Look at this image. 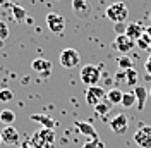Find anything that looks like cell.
Wrapping results in <instances>:
<instances>
[{"instance_id":"obj_1","label":"cell","mask_w":151,"mask_h":148,"mask_svg":"<svg viewBox=\"0 0 151 148\" xmlns=\"http://www.w3.org/2000/svg\"><path fill=\"white\" fill-rule=\"evenodd\" d=\"M29 143H31L33 148H53V145H55V129L41 128L31 136Z\"/></svg>"},{"instance_id":"obj_2","label":"cell","mask_w":151,"mask_h":148,"mask_svg":"<svg viewBox=\"0 0 151 148\" xmlns=\"http://www.w3.org/2000/svg\"><path fill=\"white\" fill-rule=\"evenodd\" d=\"M127 16H129V9L124 2H115L112 5H108V9H106V17L110 19L113 24L115 22H124L127 19Z\"/></svg>"},{"instance_id":"obj_3","label":"cell","mask_w":151,"mask_h":148,"mask_svg":"<svg viewBox=\"0 0 151 148\" xmlns=\"http://www.w3.org/2000/svg\"><path fill=\"white\" fill-rule=\"evenodd\" d=\"M58 60H60V65H62L64 69H74V67L79 65L81 57L77 54V50H74V48H64V50L60 52Z\"/></svg>"},{"instance_id":"obj_4","label":"cell","mask_w":151,"mask_h":148,"mask_svg":"<svg viewBox=\"0 0 151 148\" xmlns=\"http://www.w3.org/2000/svg\"><path fill=\"white\" fill-rule=\"evenodd\" d=\"M100 78H101V73H100V67L98 65H84L83 69H81V81L86 84V86H94V84H98L100 81Z\"/></svg>"},{"instance_id":"obj_5","label":"cell","mask_w":151,"mask_h":148,"mask_svg":"<svg viewBox=\"0 0 151 148\" xmlns=\"http://www.w3.org/2000/svg\"><path fill=\"white\" fill-rule=\"evenodd\" d=\"M45 21H47V28L52 33H57V35L64 33V29H65V17L64 16H60L57 12H50V14H47Z\"/></svg>"},{"instance_id":"obj_6","label":"cell","mask_w":151,"mask_h":148,"mask_svg":"<svg viewBox=\"0 0 151 148\" xmlns=\"http://www.w3.org/2000/svg\"><path fill=\"white\" fill-rule=\"evenodd\" d=\"M105 98H106V91H105L101 86H98V84L88 86V90H86V102L89 103V105L96 107V105L101 102V100H105Z\"/></svg>"},{"instance_id":"obj_7","label":"cell","mask_w":151,"mask_h":148,"mask_svg":"<svg viewBox=\"0 0 151 148\" xmlns=\"http://www.w3.org/2000/svg\"><path fill=\"white\" fill-rule=\"evenodd\" d=\"M134 141L139 148H151V126H141L134 133Z\"/></svg>"},{"instance_id":"obj_8","label":"cell","mask_w":151,"mask_h":148,"mask_svg":"<svg viewBox=\"0 0 151 148\" xmlns=\"http://www.w3.org/2000/svg\"><path fill=\"white\" fill-rule=\"evenodd\" d=\"M127 128H129V117L125 114H117L113 119H110V129L115 133V134H124L127 133Z\"/></svg>"},{"instance_id":"obj_9","label":"cell","mask_w":151,"mask_h":148,"mask_svg":"<svg viewBox=\"0 0 151 148\" xmlns=\"http://www.w3.org/2000/svg\"><path fill=\"white\" fill-rule=\"evenodd\" d=\"M33 71L40 76V78H48L50 74H52V62L47 60V59H35L33 60Z\"/></svg>"},{"instance_id":"obj_10","label":"cell","mask_w":151,"mask_h":148,"mask_svg":"<svg viewBox=\"0 0 151 148\" xmlns=\"http://www.w3.org/2000/svg\"><path fill=\"white\" fill-rule=\"evenodd\" d=\"M134 45H136V41L131 40L127 35H117L115 41H113V46H115L120 54H127V52H131L132 48H134Z\"/></svg>"},{"instance_id":"obj_11","label":"cell","mask_w":151,"mask_h":148,"mask_svg":"<svg viewBox=\"0 0 151 148\" xmlns=\"http://www.w3.org/2000/svg\"><path fill=\"white\" fill-rule=\"evenodd\" d=\"M72 12L76 17L86 19L91 14V7H89L88 0H72Z\"/></svg>"},{"instance_id":"obj_12","label":"cell","mask_w":151,"mask_h":148,"mask_svg":"<svg viewBox=\"0 0 151 148\" xmlns=\"http://www.w3.org/2000/svg\"><path fill=\"white\" fill-rule=\"evenodd\" d=\"M0 134H2V141L7 145H17L19 143V131L14 126H5L0 131Z\"/></svg>"},{"instance_id":"obj_13","label":"cell","mask_w":151,"mask_h":148,"mask_svg":"<svg viewBox=\"0 0 151 148\" xmlns=\"http://www.w3.org/2000/svg\"><path fill=\"white\" fill-rule=\"evenodd\" d=\"M76 129L79 131L81 134L88 136V138L98 139V133H96V129H94L93 122H83V120H77V122H76Z\"/></svg>"},{"instance_id":"obj_14","label":"cell","mask_w":151,"mask_h":148,"mask_svg":"<svg viewBox=\"0 0 151 148\" xmlns=\"http://www.w3.org/2000/svg\"><path fill=\"white\" fill-rule=\"evenodd\" d=\"M134 96H136V107H137V110H142L144 105H146L148 96H150V90H146L144 86H136L134 88Z\"/></svg>"},{"instance_id":"obj_15","label":"cell","mask_w":151,"mask_h":148,"mask_svg":"<svg viewBox=\"0 0 151 148\" xmlns=\"http://www.w3.org/2000/svg\"><path fill=\"white\" fill-rule=\"evenodd\" d=\"M31 120L41 124V126L47 128V129H55L57 128V120H53L52 117H48L45 114H31Z\"/></svg>"},{"instance_id":"obj_16","label":"cell","mask_w":151,"mask_h":148,"mask_svg":"<svg viewBox=\"0 0 151 148\" xmlns=\"http://www.w3.org/2000/svg\"><path fill=\"white\" fill-rule=\"evenodd\" d=\"M142 33H144V28H142L141 22H129L127 24V29H125V35L131 38V40H139L142 36Z\"/></svg>"},{"instance_id":"obj_17","label":"cell","mask_w":151,"mask_h":148,"mask_svg":"<svg viewBox=\"0 0 151 148\" xmlns=\"http://www.w3.org/2000/svg\"><path fill=\"white\" fill-rule=\"evenodd\" d=\"M122 96H124V91L120 90V88H112V90H108V91H106V100H108V102H112L113 105L122 103Z\"/></svg>"},{"instance_id":"obj_18","label":"cell","mask_w":151,"mask_h":148,"mask_svg":"<svg viewBox=\"0 0 151 148\" xmlns=\"http://www.w3.org/2000/svg\"><path fill=\"white\" fill-rule=\"evenodd\" d=\"M112 109H113V103H112V102H108V100L105 98V100H101V102H100L98 105H96V107H94V112H96L98 115L105 117V115H108V114L112 112Z\"/></svg>"},{"instance_id":"obj_19","label":"cell","mask_w":151,"mask_h":148,"mask_svg":"<svg viewBox=\"0 0 151 148\" xmlns=\"http://www.w3.org/2000/svg\"><path fill=\"white\" fill-rule=\"evenodd\" d=\"M12 16L14 19L17 21V22H24L26 19H28V14H26V9L24 7H21V5H12Z\"/></svg>"},{"instance_id":"obj_20","label":"cell","mask_w":151,"mask_h":148,"mask_svg":"<svg viewBox=\"0 0 151 148\" xmlns=\"http://www.w3.org/2000/svg\"><path fill=\"white\" fill-rule=\"evenodd\" d=\"M14 120H16V114H14V110H10V109H4V110L0 112V122H4L5 126H12Z\"/></svg>"},{"instance_id":"obj_21","label":"cell","mask_w":151,"mask_h":148,"mask_svg":"<svg viewBox=\"0 0 151 148\" xmlns=\"http://www.w3.org/2000/svg\"><path fill=\"white\" fill-rule=\"evenodd\" d=\"M120 105H122V107H125V109H131L132 105H136V96H134V91L124 93L122 103H120Z\"/></svg>"},{"instance_id":"obj_22","label":"cell","mask_w":151,"mask_h":148,"mask_svg":"<svg viewBox=\"0 0 151 148\" xmlns=\"http://www.w3.org/2000/svg\"><path fill=\"white\" fill-rule=\"evenodd\" d=\"M136 45H137V48H141V50H146V48H150L151 45V36L144 31L142 33V36L139 38V40H136Z\"/></svg>"},{"instance_id":"obj_23","label":"cell","mask_w":151,"mask_h":148,"mask_svg":"<svg viewBox=\"0 0 151 148\" xmlns=\"http://www.w3.org/2000/svg\"><path fill=\"white\" fill-rule=\"evenodd\" d=\"M117 64H119V69H122V71H127V69H132V59L127 55H122L119 57V60H117Z\"/></svg>"},{"instance_id":"obj_24","label":"cell","mask_w":151,"mask_h":148,"mask_svg":"<svg viewBox=\"0 0 151 148\" xmlns=\"http://www.w3.org/2000/svg\"><path fill=\"white\" fill-rule=\"evenodd\" d=\"M125 83L127 84H136L137 83V71H136L134 67L125 71Z\"/></svg>"},{"instance_id":"obj_25","label":"cell","mask_w":151,"mask_h":148,"mask_svg":"<svg viewBox=\"0 0 151 148\" xmlns=\"http://www.w3.org/2000/svg\"><path fill=\"white\" fill-rule=\"evenodd\" d=\"M12 98H14V91H12V90H9V88H2V90H0V102L7 103V102H10Z\"/></svg>"},{"instance_id":"obj_26","label":"cell","mask_w":151,"mask_h":148,"mask_svg":"<svg viewBox=\"0 0 151 148\" xmlns=\"http://www.w3.org/2000/svg\"><path fill=\"white\" fill-rule=\"evenodd\" d=\"M9 38V28H7V24L4 22V21H0V40H7Z\"/></svg>"},{"instance_id":"obj_27","label":"cell","mask_w":151,"mask_h":148,"mask_svg":"<svg viewBox=\"0 0 151 148\" xmlns=\"http://www.w3.org/2000/svg\"><path fill=\"white\" fill-rule=\"evenodd\" d=\"M113 29H115L117 35H125L127 24H125V22H115V24H113Z\"/></svg>"},{"instance_id":"obj_28","label":"cell","mask_w":151,"mask_h":148,"mask_svg":"<svg viewBox=\"0 0 151 148\" xmlns=\"http://www.w3.org/2000/svg\"><path fill=\"white\" fill-rule=\"evenodd\" d=\"M83 148H100V141L98 139H89L83 145Z\"/></svg>"},{"instance_id":"obj_29","label":"cell","mask_w":151,"mask_h":148,"mask_svg":"<svg viewBox=\"0 0 151 148\" xmlns=\"http://www.w3.org/2000/svg\"><path fill=\"white\" fill-rule=\"evenodd\" d=\"M144 71H146V74L151 78V55L146 59V62H144Z\"/></svg>"},{"instance_id":"obj_30","label":"cell","mask_w":151,"mask_h":148,"mask_svg":"<svg viewBox=\"0 0 151 148\" xmlns=\"http://www.w3.org/2000/svg\"><path fill=\"white\" fill-rule=\"evenodd\" d=\"M115 81H117V83H119V81H125V71L115 74Z\"/></svg>"},{"instance_id":"obj_31","label":"cell","mask_w":151,"mask_h":148,"mask_svg":"<svg viewBox=\"0 0 151 148\" xmlns=\"http://www.w3.org/2000/svg\"><path fill=\"white\" fill-rule=\"evenodd\" d=\"M21 148H33V147H31V143H29V141H24V143L21 145Z\"/></svg>"},{"instance_id":"obj_32","label":"cell","mask_w":151,"mask_h":148,"mask_svg":"<svg viewBox=\"0 0 151 148\" xmlns=\"http://www.w3.org/2000/svg\"><path fill=\"white\" fill-rule=\"evenodd\" d=\"M10 0H0V5H7Z\"/></svg>"},{"instance_id":"obj_33","label":"cell","mask_w":151,"mask_h":148,"mask_svg":"<svg viewBox=\"0 0 151 148\" xmlns=\"http://www.w3.org/2000/svg\"><path fill=\"white\" fill-rule=\"evenodd\" d=\"M144 31H146V33H148V35L151 36V26H148V28H144Z\"/></svg>"},{"instance_id":"obj_34","label":"cell","mask_w":151,"mask_h":148,"mask_svg":"<svg viewBox=\"0 0 151 148\" xmlns=\"http://www.w3.org/2000/svg\"><path fill=\"white\" fill-rule=\"evenodd\" d=\"M0 46H4V40H0Z\"/></svg>"},{"instance_id":"obj_35","label":"cell","mask_w":151,"mask_h":148,"mask_svg":"<svg viewBox=\"0 0 151 148\" xmlns=\"http://www.w3.org/2000/svg\"><path fill=\"white\" fill-rule=\"evenodd\" d=\"M0 143H2V134H0Z\"/></svg>"},{"instance_id":"obj_36","label":"cell","mask_w":151,"mask_h":148,"mask_svg":"<svg viewBox=\"0 0 151 148\" xmlns=\"http://www.w3.org/2000/svg\"><path fill=\"white\" fill-rule=\"evenodd\" d=\"M150 96H151V88H150Z\"/></svg>"},{"instance_id":"obj_37","label":"cell","mask_w":151,"mask_h":148,"mask_svg":"<svg viewBox=\"0 0 151 148\" xmlns=\"http://www.w3.org/2000/svg\"><path fill=\"white\" fill-rule=\"evenodd\" d=\"M150 50H151V45H150Z\"/></svg>"},{"instance_id":"obj_38","label":"cell","mask_w":151,"mask_h":148,"mask_svg":"<svg viewBox=\"0 0 151 148\" xmlns=\"http://www.w3.org/2000/svg\"><path fill=\"white\" fill-rule=\"evenodd\" d=\"M150 17H151V16H150Z\"/></svg>"}]
</instances>
